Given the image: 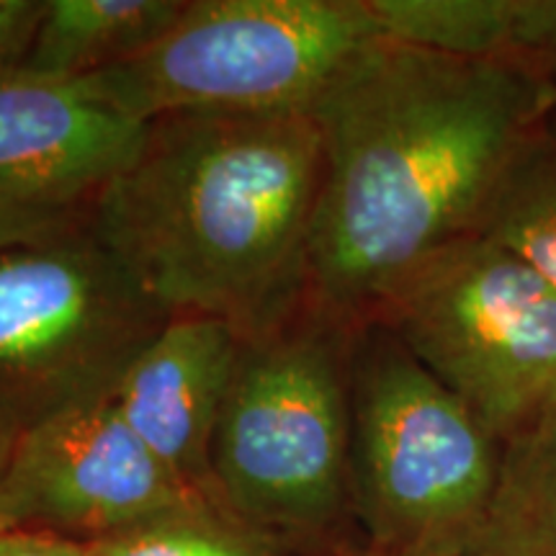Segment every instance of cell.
Masks as SVG:
<instances>
[{
    "label": "cell",
    "instance_id": "7",
    "mask_svg": "<svg viewBox=\"0 0 556 556\" xmlns=\"http://www.w3.org/2000/svg\"><path fill=\"white\" fill-rule=\"evenodd\" d=\"M168 319L88 222L0 250V409L21 433L62 409L111 400Z\"/></svg>",
    "mask_w": 556,
    "mask_h": 556
},
{
    "label": "cell",
    "instance_id": "12",
    "mask_svg": "<svg viewBox=\"0 0 556 556\" xmlns=\"http://www.w3.org/2000/svg\"><path fill=\"white\" fill-rule=\"evenodd\" d=\"M186 0H45L26 73L83 80L144 52L176 24Z\"/></svg>",
    "mask_w": 556,
    "mask_h": 556
},
{
    "label": "cell",
    "instance_id": "11",
    "mask_svg": "<svg viewBox=\"0 0 556 556\" xmlns=\"http://www.w3.org/2000/svg\"><path fill=\"white\" fill-rule=\"evenodd\" d=\"M384 39L556 73V0H366Z\"/></svg>",
    "mask_w": 556,
    "mask_h": 556
},
{
    "label": "cell",
    "instance_id": "4",
    "mask_svg": "<svg viewBox=\"0 0 556 556\" xmlns=\"http://www.w3.org/2000/svg\"><path fill=\"white\" fill-rule=\"evenodd\" d=\"M505 446L384 325L351 353V503L366 548L475 536L495 500Z\"/></svg>",
    "mask_w": 556,
    "mask_h": 556
},
{
    "label": "cell",
    "instance_id": "14",
    "mask_svg": "<svg viewBox=\"0 0 556 556\" xmlns=\"http://www.w3.org/2000/svg\"><path fill=\"white\" fill-rule=\"evenodd\" d=\"M477 232L513 250L556 289V137L541 131L528 144Z\"/></svg>",
    "mask_w": 556,
    "mask_h": 556
},
{
    "label": "cell",
    "instance_id": "15",
    "mask_svg": "<svg viewBox=\"0 0 556 556\" xmlns=\"http://www.w3.org/2000/svg\"><path fill=\"white\" fill-rule=\"evenodd\" d=\"M86 546L88 556H289L281 539L217 503L180 507Z\"/></svg>",
    "mask_w": 556,
    "mask_h": 556
},
{
    "label": "cell",
    "instance_id": "20",
    "mask_svg": "<svg viewBox=\"0 0 556 556\" xmlns=\"http://www.w3.org/2000/svg\"><path fill=\"white\" fill-rule=\"evenodd\" d=\"M16 435H18V428L13 426L11 417L0 409V477H3L5 464H9V456H11L13 443H16Z\"/></svg>",
    "mask_w": 556,
    "mask_h": 556
},
{
    "label": "cell",
    "instance_id": "8",
    "mask_svg": "<svg viewBox=\"0 0 556 556\" xmlns=\"http://www.w3.org/2000/svg\"><path fill=\"white\" fill-rule=\"evenodd\" d=\"M197 503L111 400L62 409L16 435L0 477V531L101 541Z\"/></svg>",
    "mask_w": 556,
    "mask_h": 556
},
{
    "label": "cell",
    "instance_id": "2",
    "mask_svg": "<svg viewBox=\"0 0 556 556\" xmlns=\"http://www.w3.org/2000/svg\"><path fill=\"white\" fill-rule=\"evenodd\" d=\"M319 184L307 111H191L150 122L86 222L170 317L248 340L307 307Z\"/></svg>",
    "mask_w": 556,
    "mask_h": 556
},
{
    "label": "cell",
    "instance_id": "6",
    "mask_svg": "<svg viewBox=\"0 0 556 556\" xmlns=\"http://www.w3.org/2000/svg\"><path fill=\"white\" fill-rule=\"evenodd\" d=\"M368 319L392 330L503 446L556 407V289L482 232L428 258Z\"/></svg>",
    "mask_w": 556,
    "mask_h": 556
},
{
    "label": "cell",
    "instance_id": "13",
    "mask_svg": "<svg viewBox=\"0 0 556 556\" xmlns=\"http://www.w3.org/2000/svg\"><path fill=\"white\" fill-rule=\"evenodd\" d=\"M471 539L495 556H556V407L505 446L495 500Z\"/></svg>",
    "mask_w": 556,
    "mask_h": 556
},
{
    "label": "cell",
    "instance_id": "3",
    "mask_svg": "<svg viewBox=\"0 0 556 556\" xmlns=\"http://www.w3.org/2000/svg\"><path fill=\"white\" fill-rule=\"evenodd\" d=\"M356 328L307 302L240 343L214 435L217 500L283 544L325 536L351 503Z\"/></svg>",
    "mask_w": 556,
    "mask_h": 556
},
{
    "label": "cell",
    "instance_id": "9",
    "mask_svg": "<svg viewBox=\"0 0 556 556\" xmlns=\"http://www.w3.org/2000/svg\"><path fill=\"white\" fill-rule=\"evenodd\" d=\"M150 124L93 101L78 80L0 73V191L86 212L142 152Z\"/></svg>",
    "mask_w": 556,
    "mask_h": 556
},
{
    "label": "cell",
    "instance_id": "5",
    "mask_svg": "<svg viewBox=\"0 0 556 556\" xmlns=\"http://www.w3.org/2000/svg\"><path fill=\"white\" fill-rule=\"evenodd\" d=\"M379 37L366 0H186L148 50L78 83L144 124L191 111H309Z\"/></svg>",
    "mask_w": 556,
    "mask_h": 556
},
{
    "label": "cell",
    "instance_id": "10",
    "mask_svg": "<svg viewBox=\"0 0 556 556\" xmlns=\"http://www.w3.org/2000/svg\"><path fill=\"white\" fill-rule=\"evenodd\" d=\"M240 343L238 332L219 319L170 317L131 361L111 397L152 456L180 484L217 505L214 435Z\"/></svg>",
    "mask_w": 556,
    "mask_h": 556
},
{
    "label": "cell",
    "instance_id": "18",
    "mask_svg": "<svg viewBox=\"0 0 556 556\" xmlns=\"http://www.w3.org/2000/svg\"><path fill=\"white\" fill-rule=\"evenodd\" d=\"M0 556H88V546L54 533L0 531Z\"/></svg>",
    "mask_w": 556,
    "mask_h": 556
},
{
    "label": "cell",
    "instance_id": "17",
    "mask_svg": "<svg viewBox=\"0 0 556 556\" xmlns=\"http://www.w3.org/2000/svg\"><path fill=\"white\" fill-rule=\"evenodd\" d=\"M41 16L45 0H0V73L24 65Z\"/></svg>",
    "mask_w": 556,
    "mask_h": 556
},
{
    "label": "cell",
    "instance_id": "19",
    "mask_svg": "<svg viewBox=\"0 0 556 556\" xmlns=\"http://www.w3.org/2000/svg\"><path fill=\"white\" fill-rule=\"evenodd\" d=\"M351 556H495L484 552L475 539L448 541V544H433V546H417V548H394V552H379V548H364V552Z\"/></svg>",
    "mask_w": 556,
    "mask_h": 556
},
{
    "label": "cell",
    "instance_id": "16",
    "mask_svg": "<svg viewBox=\"0 0 556 556\" xmlns=\"http://www.w3.org/2000/svg\"><path fill=\"white\" fill-rule=\"evenodd\" d=\"M86 222V212L39 204L0 191V250L45 242Z\"/></svg>",
    "mask_w": 556,
    "mask_h": 556
},
{
    "label": "cell",
    "instance_id": "1",
    "mask_svg": "<svg viewBox=\"0 0 556 556\" xmlns=\"http://www.w3.org/2000/svg\"><path fill=\"white\" fill-rule=\"evenodd\" d=\"M554 101L544 70L366 45L307 111L323 139L312 307L364 325L413 270L475 235Z\"/></svg>",
    "mask_w": 556,
    "mask_h": 556
}]
</instances>
